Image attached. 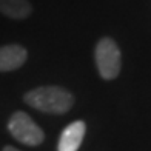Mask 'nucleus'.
<instances>
[{"label":"nucleus","instance_id":"3","mask_svg":"<svg viewBox=\"0 0 151 151\" xmlns=\"http://www.w3.org/2000/svg\"><path fill=\"white\" fill-rule=\"evenodd\" d=\"M8 131L23 145L37 147L45 140V133L26 113L16 111L8 120Z\"/></svg>","mask_w":151,"mask_h":151},{"label":"nucleus","instance_id":"7","mask_svg":"<svg viewBox=\"0 0 151 151\" xmlns=\"http://www.w3.org/2000/svg\"><path fill=\"white\" fill-rule=\"evenodd\" d=\"M3 151H20V150H17V148H14V147L8 145V147H5V148H3Z\"/></svg>","mask_w":151,"mask_h":151},{"label":"nucleus","instance_id":"5","mask_svg":"<svg viewBox=\"0 0 151 151\" xmlns=\"http://www.w3.org/2000/svg\"><path fill=\"white\" fill-rule=\"evenodd\" d=\"M86 125L82 120H76L70 123L60 134L57 151H77L85 137Z\"/></svg>","mask_w":151,"mask_h":151},{"label":"nucleus","instance_id":"6","mask_svg":"<svg viewBox=\"0 0 151 151\" xmlns=\"http://www.w3.org/2000/svg\"><path fill=\"white\" fill-rule=\"evenodd\" d=\"M0 12L9 19L23 20L31 16L32 6L28 0H0Z\"/></svg>","mask_w":151,"mask_h":151},{"label":"nucleus","instance_id":"4","mask_svg":"<svg viewBox=\"0 0 151 151\" xmlns=\"http://www.w3.org/2000/svg\"><path fill=\"white\" fill-rule=\"evenodd\" d=\"M28 59V51L22 45L11 43L0 46V73L16 71Z\"/></svg>","mask_w":151,"mask_h":151},{"label":"nucleus","instance_id":"1","mask_svg":"<svg viewBox=\"0 0 151 151\" xmlns=\"http://www.w3.org/2000/svg\"><path fill=\"white\" fill-rule=\"evenodd\" d=\"M26 105L46 114H65L74 105L73 94L62 86H39L23 96Z\"/></svg>","mask_w":151,"mask_h":151},{"label":"nucleus","instance_id":"2","mask_svg":"<svg viewBox=\"0 0 151 151\" xmlns=\"http://www.w3.org/2000/svg\"><path fill=\"white\" fill-rule=\"evenodd\" d=\"M96 66L102 79L113 80L119 76L122 68V56L117 43L109 37L100 39L94 50Z\"/></svg>","mask_w":151,"mask_h":151}]
</instances>
